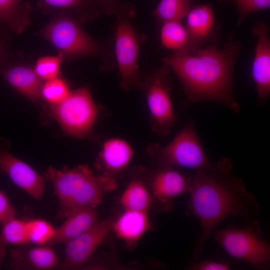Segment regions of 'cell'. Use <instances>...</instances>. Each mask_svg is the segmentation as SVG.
Listing matches in <instances>:
<instances>
[{"label": "cell", "instance_id": "7a4b0ae2", "mask_svg": "<svg viewBox=\"0 0 270 270\" xmlns=\"http://www.w3.org/2000/svg\"><path fill=\"white\" fill-rule=\"evenodd\" d=\"M242 48L238 40L231 38L220 49L214 44L194 52L182 49L163 62L180 80L188 102H214L238 113L240 106L234 96L232 78Z\"/></svg>", "mask_w": 270, "mask_h": 270}, {"label": "cell", "instance_id": "d6a6232c", "mask_svg": "<svg viewBox=\"0 0 270 270\" xmlns=\"http://www.w3.org/2000/svg\"><path fill=\"white\" fill-rule=\"evenodd\" d=\"M7 244L4 240L0 233V268L6 254Z\"/></svg>", "mask_w": 270, "mask_h": 270}, {"label": "cell", "instance_id": "6da1fadb", "mask_svg": "<svg viewBox=\"0 0 270 270\" xmlns=\"http://www.w3.org/2000/svg\"><path fill=\"white\" fill-rule=\"evenodd\" d=\"M231 160L224 158L210 170H196L189 177L187 213L196 216L202 230L193 256L197 259L216 227L227 217L252 219L259 210L255 196L244 182L231 174Z\"/></svg>", "mask_w": 270, "mask_h": 270}, {"label": "cell", "instance_id": "3957f363", "mask_svg": "<svg viewBox=\"0 0 270 270\" xmlns=\"http://www.w3.org/2000/svg\"><path fill=\"white\" fill-rule=\"evenodd\" d=\"M44 174L58 198V216L61 218L80 209H95L104 196L117 187L114 177L95 175L86 164L62 170L50 166Z\"/></svg>", "mask_w": 270, "mask_h": 270}, {"label": "cell", "instance_id": "5bb4252c", "mask_svg": "<svg viewBox=\"0 0 270 270\" xmlns=\"http://www.w3.org/2000/svg\"><path fill=\"white\" fill-rule=\"evenodd\" d=\"M10 268L14 270H47L62 268V262L50 246L12 250L10 253Z\"/></svg>", "mask_w": 270, "mask_h": 270}, {"label": "cell", "instance_id": "4316f807", "mask_svg": "<svg viewBox=\"0 0 270 270\" xmlns=\"http://www.w3.org/2000/svg\"><path fill=\"white\" fill-rule=\"evenodd\" d=\"M63 58L58 54L56 56H46L40 58L36 62L34 69L40 79L48 80L57 78Z\"/></svg>", "mask_w": 270, "mask_h": 270}, {"label": "cell", "instance_id": "52a82bcc", "mask_svg": "<svg viewBox=\"0 0 270 270\" xmlns=\"http://www.w3.org/2000/svg\"><path fill=\"white\" fill-rule=\"evenodd\" d=\"M170 72L165 64L155 68L144 75L137 88L146 98L152 130L159 136H168L178 120L170 98Z\"/></svg>", "mask_w": 270, "mask_h": 270}, {"label": "cell", "instance_id": "d6986e66", "mask_svg": "<svg viewBox=\"0 0 270 270\" xmlns=\"http://www.w3.org/2000/svg\"><path fill=\"white\" fill-rule=\"evenodd\" d=\"M150 228L147 212L126 210L114 221L112 228L118 238L132 245Z\"/></svg>", "mask_w": 270, "mask_h": 270}, {"label": "cell", "instance_id": "cb8c5ba5", "mask_svg": "<svg viewBox=\"0 0 270 270\" xmlns=\"http://www.w3.org/2000/svg\"><path fill=\"white\" fill-rule=\"evenodd\" d=\"M1 236L8 244L14 246L29 244L26 220L14 218L2 224Z\"/></svg>", "mask_w": 270, "mask_h": 270}, {"label": "cell", "instance_id": "1f68e13d", "mask_svg": "<svg viewBox=\"0 0 270 270\" xmlns=\"http://www.w3.org/2000/svg\"><path fill=\"white\" fill-rule=\"evenodd\" d=\"M103 12L106 14H116L123 3L118 0H100Z\"/></svg>", "mask_w": 270, "mask_h": 270}, {"label": "cell", "instance_id": "ba28073f", "mask_svg": "<svg viewBox=\"0 0 270 270\" xmlns=\"http://www.w3.org/2000/svg\"><path fill=\"white\" fill-rule=\"evenodd\" d=\"M260 234L259 223L252 218L245 220L242 228L232 226L216 231L214 238L231 256L265 269L269 266L270 247Z\"/></svg>", "mask_w": 270, "mask_h": 270}, {"label": "cell", "instance_id": "484cf974", "mask_svg": "<svg viewBox=\"0 0 270 270\" xmlns=\"http://www.w3.org/2000/svg\"><path fill=\"white\" fill-rule=\"evenodd\" d=\"M66 82L58 77L48 80L42 86V96L52 106L62 102L70 92Z\"/></svg>", "mask_w": 270, "mask_h": 270}, {"label": "cell", "instance_id": "9c48e42d", "mask_svg": "<svg viewBox=\"0 0 270 270\" xmlns=\"http://www.w3.org/2000/svg\"><path fill=\"white\" fill-rule=\"evenodd\" d=\"M51 107L63 130L78 138L91 135L100 111L87 87L71 91L62 102Z\"/></svg>", "mask_w": 270, "mask_h": 270}, {"label": "cell", "instance_id": "e0dca14e", "mask_svg": "<svg viewBox=\"0 0 270 270\" xmlns=\"http://www.w3.org/2000/svg\"><path fill=\"white\" fill-rule=\"evenodd\" d=\"M65 218L64 223L56 228L55 235L48 246L66 242L79 236L98 222V214L95 209L82 208Z\"/></svg>", "mask_w": 270, "mask_h": 270}, {"label": "cell", "instance_id": "9a60e30c", "mask_svg": "<svg viewBox=\"0 0 270 270\" xmlns=\"http://www.w3.org/2000/svg\"><path fill=\"white\" fill-rule=\"evenodd\" d=\"M150 184L154 197L162 203L188 192L190 188L189 178L171 166H160L152 174Z\"/></svg>", "mask_w": 270, "mask_h": 270}, {"label": "cell", "instance_id": "ac0fdd59", "mask_svg": "<svg viewBox=\"0 0 270 270\" xmlns=\"http://www.w3.org/2000/svg\"><path fill=\"white\" fill-rule=\"evenodd\" d=\"M6 80L16 90L33 102L41 97L42 84L34 70L24 66H13L5 70Z\"/></svg>", "mask_w": 270, "mask_h": 270}, {"label": "cell", "instance_id": "d4e9b609", "mask_svg": "<svg viewBox=\"0 0 270 270\" xmlns=\"http://www.w3.org/2000/svg\"><path fill=\"white\" fill-rule=\"evenodd\" d=\"M30 243L37 246L48 245L55 235L56 228L42 218L26 220Z\"/></svg>", "mask_w": 270, "mask_h": 270}, {"label": "cell", "instance_id": "ffe728a7", "mask_svg": "<svg viewBox=\"0 0 270 270\" xmlns=\"http://www.w3.org/2000/svg\"><path fill=\"white\" fill-rule=\"evenodd\" d=\"M125 210L148 212L152 204V198L143 180L133 178L120 198Z\"/></svg>", "mask_w": 270, "mask_h": 270}, {"label": "cell", "instance_id": "836d02e7", "mask_svg": "<svg viewBox=\"0 0 270 270\" xmlns=\"http://www.w3.org/2000/svg\"></svg>", "mask_w": 270, "mask_h": 270}, {"label": "cell", "instance_id": "f546056e", "mask_svg": "<svg viewBox=\"0 0 270 270\" xmlns=\"http://www.w3.org/2000/svg\"><path fill=\"white\" fill-rule=\"evenodd\" d=\"M230 268L228 260H222L216 262L203 260L200 262H194L191 264L188 269L192 270H227Z\"/></svg>", "mask_w": 270, "mask_h": 270}, {"label": "cell", "instance_id": "2e32d148", "mask_svg": "<svg viewBox=\"0 0 270 270\" xmlns=\"http://www.w3.org/2000/svg\"><path fill=\"white\" fill-rule=\"evenodd\" d=\"M134 155L133 148L128 142L120 138H111L102 144L98 164L104 170L103 174L114 178V174L126 168Z\"/></svg>", "mask_w": 270, "mask_h": 270}, {"label": "cell", "instance_id": "7c38bea8", "mask_svg": "<svg viewBox=\"0 0 270 270\" xmlns=\"http://www.w3.org/2000/svg\"><path fill=\"white\" fill-rule=\"evenodd\" d=\"M0 171L5 172L16 185L33 198L37 200L42 198L46 188L44 178L4 150H0Z\"/></svg>", "mask_w": 270, "mask_h": 270}, {"label": "cell", "instance_id": "f1b7e54d", "mask_svg": "<svg viewBox=\"0 0 270 270\" xmlns=\"http://www.w3.org/2000/svg\"><path fill=\"white\" fill-rule=\"evenodd\" d=\"M16 216V209L8 195L0 190V223L2 224Z\"/></svg>", "mask_w": 270, "mask_h": 270}, {"label": "cell", "instance_id": "603a6c76", "mask_svg": "<svg viewBox=\"0 0 270 270\" xmlns=\"http://www.w3.org/2000/svg\"><path fill=\"white\" fill-rule=\"evenodd\" d=\"M29 6L23 0H0V21L21 30L26 22Z\"/></svg>", "mask_w": 270, "mask_h": 270}, {"label": "cell", "instance_id": "83f0119b", "mask_svg": "<svg viewBox=\"0 0 270 270\" xmlns=\"http://www.w3.org/2000/svg\"><path fill=\"white\" fill-rule=\"evenodd\" d=\"M220 3H232L238 11L237 25L240 26L248 15L267 9L270 6V0H218Z\"/></svg>", "mask_w": 270, "mask_h": 270}, {"label": "cell", "instance_id": "8fae6325", "mask_svg": "<svg viewBox=\"0 0 270 270\" xmlns=\"http://www.w3.org/2000/svg\"><path fill=\"white\" fill-rule=\"evenodd\" d=\"M251 31L257 37L252 75L259 102L264 104L270 94V26L267 22H256L252 26Z\"/></svg>", "mask_w": 270, "mask_h": 270}, {"label": "cell", "instance_id": "5b68a950", "mask_svg": "<svg viewBox=\"0 0 270 270\" xmlns=\"http://www.w3.org/2000/svg\"><path fill=\"white\" fill-rule=\"evenodd\" d=\"M134 8L124 4L116 12L114 56L118 66L119 86L125 91L137 88L141 80L138 64L140 44L144 39L133 22Z\"/></svg>", "mask_w": 270, "mask_h": 270}, {"label": "cell", "instance_id": "277c9868", "mask_svg": "<svg viewBox=\"0 0 270 270\" xmlns=\"http://www.w3.org/2000/svg\"><path fill=\"white\" fill-rule=\"evenodd\" d=\"M41 34L57 48L63 58L95 56L100 59L102 69L105 72L116 66L113 52L90 37L72 18L54 20L42 30Z\"/></svg>", "mask_w": 270, "mask_h": 270}, {"label": "cell", "instance_id": "8992f818", "mask_svg": "<svg viewBox=\"0 0 270 270\" xmlns=\"http://www.w3.org/2000/svg\"><path fill=\"white\" fill-rule=\"evenodd\" d=\"M146 152L160 166H176L196 170L211 169L216 164L208 158L192 122H188L167 146L152 144Z\"/></svg>", "mask_w": 270, "mask_h": 270}, {"label": "cell", "instance_id": "4fadbf2b", "mask_svg": "<svg viewBox=\"0 0 270 270\" xmlns=\"http://www.w3.org/2000/svg\"><path fill=\"white\" fill-rule=\"evenodd\" d=\"M186 26L194 52L210 42L216 41L217 28L214 12L209 4L193 7L186 16Z\"/></svg>", "mask_w": 270, "mask_h": 270}, {"label": "cell", "instance_id": "7402d4cb", "mask_svg": "<svg viewBox=\"0 0 270 270\" xmlns=\"http://www.w3.org/2000/svg\"><path fill=\"white\" fill-rule=\"evenodd\" d=\"M194 2L195 0H160L154 14L162 23L181 21L194 7Z\"/></svg>", "mask_w": 270, "mask_h": 270}, {"label": "cell", "instance_id": "30bf717a", "mask_svg": "<svg viewBox=\"0 0 270 270\" xmlns=\"http://www.w3.org/2000/svg\"><path fill=\"white\" fill-rule=\"evenodd\" d=\"M113 222L110 218L98 221L79 236L66 242L62 268L76 270L86 265L112 228Z\"/></svg>", "mask_w": 270, "mask_h": 270}, {"label": "cell", "instance_id": "4dcf8cb0", "mask_svg": "<svg viewBox=\"0 0 270 270\" xmlns=\"http://www.w3.org/2000/svg\"><path fill=\"white\" fill-rule=\"evenodd\" d=\"M48 4L56 7L77 8L82 6L85 0H44Z\"/></svg>", "mask_w": 270, "mask_h": 270}, {"label": "cell", "instance_id": "44dd1931", "mask_svg": "<svg viewBox=\"0 0 270 270\" xmlns=\"http://www.w3.org/2000/svg\"><path fill=\"white\" fill-rule=\"evenodd\" d=\"M160 39L165 48L175 51L186 49L192 52L188 32L180 21L172 20L163 22Z\"/></svg>", "mask_w": 270, "mask_h": 270}]
</instances>
